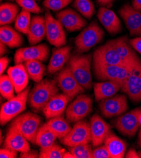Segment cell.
<instances>
[{"label": "cell", "mask_w": 141, "mask_h": 158, "mask_svg": "<svg viewBox=\"0 0 141 158\" xmlns=\"http://www.w3.org/2000/svg\"><path fill=\"white\" fill-rule=\"evenodd\" d=\"M15 1L22 9L30 13L37 14L42 12V10L37 5L36 0H15Z\"/></svg>", "instance_id": "f35d334b"}, {"label": "cell", "mask_w": 141, "mask_h": 158, "mask_svg": "<svg viewBox=\"0 0 141 158\" xmlns=\"http://www.w3.org/2000/svg\"><path fill=\"white\" fill-rule=\"evenodd\" d=\"M66 150L56 143L47 148H41L39 158H64Z\"/></svg>", "instance_id": "d590c367"}, {"label": "cell", "mask_w": 141, "mask_h": 158, "mask_svg": "<svg viewBox=\"0 0 141 158\" xmlns=\"http://www.w3.org/2000/svg\"><path fill=\"white\" fill-rule=\"evenodd\" d=\"M96 2L103 7H111L115 0H96Z\"/></svg>", "instance_id": "f6af8a7d"}, {"label": "cell", "mask_w": 141, "mask_h": 158, "mask_svg": "<svg viewBox=\"0 0 141 158\" xmlns=\"http://www.w3.org/2000/svg\"><path fill=\"white\" fill-rule=\"evenodd\" d=\"M3 147L20 152H27L30 149L29 140L12 125H10L8 129Z\"/></svg>", "instance_id": "ffe728a7"}, {"label": "cell", "mask_w": 141, "mask_h": 158, "mask_svg": "<svg viewBox=\"0 0 141 158\" xmlns=\"http://www.w3.org/2000/svg\"><path fill=\"white\" fill-rule=\"evenodd\" d=\"M131 36H141V11L129 3L125 4L118 11Z\"/></svg>", "instance_id": "9a60e30c"}, {"label": "cell", "mask_w": 141, "mask_h": 158, "mask_svg": "<svg viewBox=\"0 0 141 158\" xmlns=\"http://www.w3.org/2000/svg\"><path fill=\"white\" fill-rule=\"evenodd\" d=\"M15 87L10 80L9 76L7 74H2L0 77V91L2 96L9 100L15 97L14 94Z\"/></svg>", "instance_id": "e575fe53"}, {"label": "cell", "mask_w": 141, "mask_h": 158, "mask_svg": "<svg viewBox=\"0 0 141 158\" xmlns=\"http://www.w3.org/2000/svg\"><path fill=\"white\" fill-rule=\"evenodd\" d=\"M25 69L31 80L38 83L42 80L46 66L38 60H27L24 62Z\"/></svg>", "instance_id": "1f68e13d"}, {"label": "cell", "mask_w": 141, "mask_h": 158, "mask_svg": "<svg viewBox=\"0 0 141 158\" xmlns=\"http://www.w3.org/2000/svg\"><path fill=\"white\" fill-rule=\"evenodd\" d=\"M46 123L59 139L65 137L72 129L68 120L61 115L50 118Z\"/></svg>", "instance_id": "f546056e"}, {"label": "cell", "mask_w": 141, "mask_h": 158, "mask_svg": "<svg viewBox=\"0 0 141 158\" xmlns=\"http://www.w3.org/2000/svg\"><path fill=\"white\" fill-rule=\"evenodd\" d=\"M132 6L135 10L141 11V0H132Z\"/></svg>", "instance_id": "7dc6e473"}, {"label": "cell", "mask_w": 141, "mask_h": 158, "mask_svg": "<svg viewBox=\"0 0 141 158\" xmlns=\"http://www.w3.org/2000/svg\"><path fill=\"white\" fill-rule=\"evenodd\" d=\"M104 31L96 20L92 21L75 39V51L78 54L88 52L103 39Z\"/></svg>", "instance_id": "277c9868"}, {"label": "cell", "mask_w": 141, "mask_h": 158, "mask_svg": "<svg viewBox=\"0 0 141 158\" xmlns=\"http://www.w3.org/2000/svg\"><path fill=\"white\" fill-rule=\"evenodd\" d=\"M19 12V7L16 4L4 3L0 6V25H7L16 20Z\"/></svg>", "instance_id": "4dcf8cb0"}, {"label": "cell", "mask_w": 141, "mask_h": 158, "mask_svg": "<svg viewBox=\"0 0 141 158\" xmlns=\"http://www.w3.org/2000/svg\"><path fill=\"white\" fill-rule=\"evenodd\" d=\"M60 140L61 143L67 147L89 143L91 142L90 123L83 120L76 122L68 134Z\"/></svg>", "instance_id": "8fae6325"}, {"label": "cell", "mask_w": 141, "mask_h": 158, "mask_svg": "<svg viewBox=\"0 0 141 158\" xmlns=\"http://www.w3.org/2000/svg\"><path fill=\"white\" fill-rule=\"evenodd\" d=\"M64 158H75V157L70 151H65L64 155Z\"/></svg>", "instance_id": "681fc988"}, {"label": "cell", "mask_w": 141, "mask_h": 158, "mask_svg": "<svg viewBox=\"0 0 141 158\" xmlns=\"http://www.w3.org/2000/svg\"><path fill=\"white\" fill-rule=\"evenodd\" d=\"M2 143H3V137H2V131H1V144H2Z\"/></svg>", "instance_id": "f5cc1de1"}, {"label": "cell", "mask_w": 141, "mask_h": 158, "mask_svg": "<svg viewBox=\"0 0 141 158\" xmlns=\"http://www.w3.org/2000/svg\"><path fill=\"white\" fill-rule=\"evenodd\" d=\"M92 61L109 65L130 66L125 64L122 60L113 47L111 40L95 50L93 53Z\"/></svg>", "instance_id": "5bb4252c"}, {"label": "cell", "mask_w": 141, "mask_h": 158, "mask_svg": "<svg viewBox=\"0 0 141 158\" xmlns=\"http://www.w3.org/2000/svg\"><path fill=\"white\" fill-rule=\"evenodd\" d=\"M138 144H139V146L141 148V127H140V132H139V140H138Z\"/></svg>", "instance_id": "f907efd6"}, {"label": "cell", "mask_w": 141, "mask_h": 158, "mask_svg": "<svg viewBox=\"0 0 141 158\" xmlns=\"http://www.w3.org/2000/svg\"><path fill=\"white\" fill-rule=\"evenodd\" d=\"M137 152H138V154H139V157L141 158V150H140V151H139Z\"/></svg>", "instance_id": "816d5d0a"}, {"label": "cell", "mask_w": 141, "mask_h": 158, "mask_svg": "<svg viewBox=\"0 0 141 158\" xmlns=\"http://www.w3.org/2000/svg\"><path fill=\"white\" fill-rule=\"evenodd\" d=\"M92 158H112L106 146L101 145L96 147L92 152Z\"/></svg>", "instance_id": "ab89813d"}, {"label": "cell", "mask_w": 141, "mask_h": 158, "mask_svg": "<svg viewBox=\"0 0 141 158\" xmlns=\"http://www.w3.org/2000/svg\"><path fill=\"white\" fill-rule=\"evenodd\" d=\"M7 52H8V49H7V45L3 43L0 42V56H1V57H3Z\"/></svg>", "instance_id": "c3c4849f"}, {"label": "cell", "mask_w": 141, "mask_h": 158, "mask_svg": "<svg viewBox=\"0 0 141 158\" xmlns=\"http://www.w3.org/2000/svg\"><path fill=\"white\" fill-rule=\"evenodd\" d=\"M56 81L61 91L72 100L84 93L85 89L75 80L68 65L59 71L56 76Z\"/></svg>", "instance_id": "30bf717a"}, {"label": "cell", "mask_w": 141, "mask_h": 158, "mask_svg": "<svg viewBox=\"0 0 141 158\" xmlns=\"http://www.w3.org/2000/svg\"><path fill=\"white\" fill-rule=\"evenodd\" d=\"M97 17L109 34L116 35L121 31V21L113 11L102 6L98 11Z\"/></svg>", "instance_id": "44dd1931"}, {"label": "cell", "mask_w": 141, "mask_h": 158, "mask_svg": "<svg viewBox=\"0 0 141 158\" xmlns=\"http://www.w3.org/2000/svg\"><path fill=\"white\" fill-rule=\"evenodd\" d=\"M56 18L70 32L80 30L87 25V22L76 11L67 8L58 12Z\"/></svg>", "instance_id": "d6986e66"}, {"label": "cell", "mask_w": 141, "mask_h": 158, "mask_svg": "<svg viewBox=\"0 0 141 158\" xmlns=\"http://www.w3.org/2000/svg\"><path fill=\"white\" fill-rule=\"evenodd\" d=\"M1 1H3V0H1Z\"/></svg>", "instance_id": "6f0895ef"}, {"label": "cell", "mask_w": 141, "mask_h": 158, "mask_svg": "<svg viewBox=\"0 0 141 158\" xmlns=\"http://www.w3.org/2000/svg\"><path fill=\"white\" fill-rule=\"evenodd\" d=\"M0 40L11 49L19 47L24 43L21 34L8 25L1 26L0 28Z\"/></svg>", "instance_id": "4316f807"}, {"label": "cell", "mask_w": 141, "mask_h": 158, "mask_svg": "<svg viewBox=\"0 0 141 158\" xmlns=\"http://www.w3.org/2000/svg\"><path fill=\"white\" fill-rule=\"evenodd\" d=\"M30 89V86H27L16 97L2 105L0 110V123L2 125H5L25 110Z\"/></svg>", "instance_id": "5b68a950"}, {"label": "cell", "mask_w": 141, "mask_h": 158, "mask_svg": "<svg viewBox=\"0 0 141 158\" xmlns=\"http://www.w3.org/2000/svg\"><path fill=\"white\" fill-rule=\"evenodd\" d=\"M139 122H140V127H141V115H140V117Z\"/></svg>", "instance_id": "db71d44e"}, {"label": "cell", "mask_w": 141, "mask_h": 158, "mask_svg": "<svg viewBox=\"0 0 141 158\" xmlns=\"http://www.w3.org/2000/svg\"><path fill=\"white\" fill-rule=\"evenodd\" d=\"M93 87L95 99L97 102H100L115 96L121 90V85L117 81H105L95 83L93 84Z\"/></svg>", "instance_id": "484cf974"}, {"label": "cell", "mask_w": 141, "mask_h": 158, "mask_svg": "<svg viewBox=\"0 0 141 158\" xmlns=\"http://www.w3.org/2000/svg\"><path fill=\"white\" fill-rule=\"evenodd\" d=\"M72 6L89 20L95 13V5L91 0H74Z\"/></svg>", "instance_id": "d6a6232c"}, {"label": "cell", "mask_w": 141, "mask_h": 158, "mask_svg": "<svg viewBox=\"0 0 141 158\" xmlns=\"http://www.w3.org/2000/svg\"><path fill=\"white\" fill-rule=\"evenodd\" d=\"M7 74L14 85L15 91L17 93H21L27 87L29 76L22 63L9 68Z\"/></svg>", "instance_id": "cb8c5ba5"}, {"label": "cell", "mask_w": 141, "mask_h": 158, "mask_svg": "<svg viewBox=\"0 0 141 158\" xmlns=\"http://www.w3.org/2000/svg\"><path fill=\"white\" fill-rule=\"evenodd\" d=\"M9 62L10 59L8 57H1V59H0V73H1V75H2L4 71L6 70Z\"/></svg>", "instance_id": "ee69618b"}, {"label": "cell", "mask_w": 141, "mask_h": 158, "mask_svg": "<svg viewBox=\"0 0 141 158\" xmlns=\"http://www.w3.org/2000/svg\"><path fill=\"white\" fill-rule=\"evenodd\" d=\"M99 108L103 116L107 118L118 117L128 110L127 96L117 94L111 98L104 99L100 101Z\"/></svg>", "instance_id": "7c38bea8"}, {"label": "cell", "mask_w": 141, "mask_h": 158, "mask_svg": "<svg viewBox=\"0 0 141 158\" xmlns=\"http://www.w3.org/2000/svg\"><path fill=\"white\" fill-rule=\"evenodd\" d=\"M125 157L126 158H139L138 152H136V151L134 149H130L127 154L125 155Z\"/></svg>", "instance_id": "bcb514c9"}, {"label": "cell", "mask_w": 141, "mask_h": 158, "mask_svg": "<svg viewBox=\"0 0 141 158\" xmlns=\"http://www.w3.org/2000/svg\"><path fill=\"white\" fill-rule=\"evenodd\" d=\"M37 1H41V0H37Z\"/></svg>", "instance_id": "11a10c76"}, {"label": "cell", "mask_w": 141, "mask_h": 158, "mask_svg": "<svg viewBox=\"0 0 141 158\" xmlns=\"http://www.w3.org/2000/svg\"><path fill=\"white\" fill-rule=\"evenodd\" d=\"M132 48L141 55V36L129 40Z\"/></svg>", "instance_id": "b9f144b4"}, {"label": "cell", "mask_w": 141, "mask_h": 158, "mask_svg": "<svg viewBox=\"0 0 141 158\" xmlns=\"http://www.w3.org/2000/svg\"><path fill=\"white\" fill-rule=\"evenodd\" d=\"M139 66L109 65L92 61V71L99 81H113L122 85L134 69Z\"/></svg>", "instance_id": "3957f363"}, {"label": "cell", "mask_w": 141, "mask_h": 158, "mask_svg": "<svg viewBox=\"0 0 141 158\" xmlns=\"http://www.w3.org/2000/svg\"><path fill=\"white\" fill-rule=\"evenodd\" d=\"M70 151L75 158H92L91 149L89 143L81 144L73 147H68Z\"/></svg>", "instance_id": "8d00e7d4"}, {"label": "cell", "mask_w": 141, "mask_h": 158, "mask_svg": "<svg viewBox=\"0 0 141 158\" xmlns=\"http://www.w3.org/2000/svg\"><path fill=\"white\" fill-rule=\"evenodd\" d=\"M92 110V99L90 96L80 94L68 106L66 118L70 122H77L83 120Z\"/></svg>", "instance_id": "52a82bcc"}, {"label": "cell", "mask_w": 141, "mask_h": 158, "mask_svg": "<svg viewBox=\"0 0 141 158\" xmlns=\"http://www.w3.org/2000/svg\"><path fill=\"white\" fill-rule=\"evenodd\" d=\"M50 52L49 47L44 44L24 47L18 49L15 52L14 62L15 64L32 60L46 62L48 59Z\"/></svg>", "instance_id": "4fadbf2b"}, {"label": "cell", "mask_w": 141, "mask_h": 158, "mask_svg": "<svg viewBox=\"0 0 141 158\" xmlns=\"http://www.w3.org/2000/svg\"><path fill=\"white\" fill-rule=\"evenodd\" d=\"M106 146L112 158H123L125 156L127 146L125 142L115 135L112 132L105 139Z\"/></svg>", "instance_id": "83f0119b"}, {"label": "cell", "mask_w": 141, "mask_h": 158, "mask_svg": "<svg viewBox=\"0 0 141 158\" xmlns=\"http://www.w3.org/2000/svg\"><path fill=\"white\" fill-rule=\"evenodd\" d=\"M111 41L125 64L130 66H139L141 64V59L130 45L129 39L127 36L113 39Z\"/></svg>", "instance_id": "e0dca14e"}, {"label": "cell", "mask_w": 141, "mask_h": 158, "mask_svg": "<svg viewBox=\"0 0 141 158\" xmlns=\"http://www.w3.org/2000/svg\"><path fill=\"white\" fill-rule=\"evenodd\" d=\"M44 17L46 19V37L47 40L56 48L65 46L67 44V37L64 26L58 20L53 17L49 10L46 11Z\"/></svg>", "instance_id": "ba28073f"}, {"label": "cell", "mask_w": 141, "mask_h": 158, "mask_svg": "<svg viewBox=\"0 0 141 158\" xmlns=\"http://www.w3.org/2000/svg\"><path fill=\"white\" fill-rule=\"evenodd\" d=\"M41 122V118L39 115L27 112L14 118L11 125L16 127L29 142L36 144V135L40 128Z\"/></svg>", "instance_id": "8992f818"}, {"label": "cell", "mask_w": 141, "mask_h": 158, "mask_svg": "<svg viewBox=\"0 0 141 158\" xmlns=\"http://www.w3.org/2000/svg\"><path fill=\"white\" fill-rule=\"evenodd\" d=\"M10 1H13V0H10Z\"/></svg>", "instance_id": "9f6ffc18"}, {"label": "cell", "mask_w": 141, "mask_h": 158, "mask_svg": "<svg viewBox=\"0 0 141 158\" xmlns=\"http://www.w3.org/2000/svg\"><path fill=\"white\" fill-rule=\"evenodd\" d=\"M57 138L56 135L46 123L40 127L37 132L36 144L41 148H47L55 144Z\"/></svg>", "instance_id": "f1b7e54d"}, {"label": "cell", "mask_w": 141, "mask_h": 158, "mask_svg": "<svg viewBox=\"0 0 141 158\" xmlns=\"http://www.w3.org/2000/svg\"><path fill=\"white\" fill-rule=\"evenodd\" d=\"M17 151L9 148H3L0 150V157L1 158H16L17 157Z\"/></svg>", "instance_id": "60d3db41"}, {"label": "cell", "mask_w": 141, "mask_h": 158, "mask_svg": "<svg viewBox=\"0 0 141 158\" xmlns=\"http://www.w3.org/2000/svg\"><path fill=\"white\" fill-rule=\"evenodd\" d=\"M140 115L141 108H135L118 116L114 121L115 127L123 135L133 137L140 127Z\"/></svg>", "instance_id": "9c48e42d"}, {"label": "cell", "mask_w": 141, "mask_h": 158, "mask_svg": "<svg viewBox=\"0 0 141 158\" xmlns=\"http://www.w3.org/2000/svg\"><path fill=\"white\" fill-rule=\"evenodd\" d=\"M20 158H37L39 157V153L36 150H31L24 152H20Z\"/></svg>", "instance_id": "7bdbcfd3"}, {"label": "cell", "mask_w": 141, "mask_h": 158, "mask_svg": "<svg viewBox=\"0 0 141 158\" xmlns=\"http://www.w3.org/2000/svg\"><path fill=\"white\" fill-rule=\"evenodd\" d=\"M72 49V47L70 45L53 49L48 66V72L49 74H55L64 68L67 62L70 59Z\"/></svg>", "instance_id": "603a6c76"}, {"label": "cell", "mask_w": 141, "mask_h": 158, "mask_svg": "<svg viewBox=\"0 0 141 158\" xmlns=\"http://www.w3.org/2000/svg\"><path fill=\"white\" fill-rule=\"evenodd\" d=\"M30 13L24 9L19 13L15 21V27L19 32L27 35L31 23Z\"/></svg>", "instance_id": "836d02e7"}, {"label": "cell", "mask_w": 141, "mask_h": 158, "mask_svg": "<svg viewBox=\"0 0 141 158\" xmlns=\"http://www.w3.org/2000/svg\"><path fill=\"white\" fill-rule=\"evenodd\" d=\"M72 2V0H44L42 5L50 10L58 11L63 10Z\"/></svg>", "instance_id": "74e56055"}, {"label": "cell", "mask_w": 141, "mask_h": 158, "mask_svg": "<svg viewBox=\"0 0 141 158\" xmlns=\"http://www.w3.org/2000/svg\"><path fill=\"white\" fill-rule=\"evenodd\" d=\"M46 19L42 15L34 16L31 20V23L27 34L29 44L36 45L41 42L46 37Z\"/></svg>", "instance_id": "d4e9b609"}, {"label": "cell", "mask_w": 141, "mask_h": 158, "mask_svg": "<svg viewBox=\"0 0 141 158\" xmlns=\"http://www.w3.org/2000/svg\"><path fill=\"white\" fill-rule=\"evenodd\" d=\"M92 60L90 54L77 53L72 54L68 61L67 65L69 66L75 80L85 89H89L92 86Z\"/></svg>", "instance_id": "7a4b0ae2"}, {"label": "cell", "mask_w": 141, "mask_h": 158, "mask_svg": "<svg viewBox=\"0 0 141 158\" xmlns=\"http://www.w3.org/2000/svg\"><path fill=\"white\" fill-rule=\"evenodd\" d=\"M91 143L94 147L102 145L107 137L112 132L109 126L99 115H94L90 120Z\"/></svg>", "instance_id": "ac0fdd59"}, {"label": "cell", "mask_w": 141, "mask_h": 158, "mask_svg": "<svg viewBox=\"0 0 141 158\" xmlns=\"http://www.w3.org/2000/svg\"><path fill=\"white\" fill-rule=\"evenodd\" d=\"M59 91L56 81L49 79L38 82L29 93L27 103L33 111H42L50 100Z\"/></svg>", "instance_id": "6da1fadb"}, {"label": "cell", "mask_w": 141, "mask_h": 158, "mask_svg": "<svg viewBox=\"0 0 141 158\" xmlns=\"http://www.w3.org/2000/svg\"><path fill=\"white\" fill-rule=\"evenodd\" d=\"M72 100L65 93L56 94L44 108L42 112L46 118L61 115L67 106L69 102Z\"/></svg>", "instance_id": "7402d4cb"}, {"label": "cell", "mask_w": 141, "mask_h": 158, "mask_svg": "<svg viewBox=\"0 0 141 158\" xmlns=\"http://www.w3.org/2000/svg\"><path fill=\"white\" fill-rule=\"evenodd\" d=\"M121 91L133 102H141V64L135 68L125 80Z\"/></svg>", "instance_id": "2e32d148"}]
</instances>
